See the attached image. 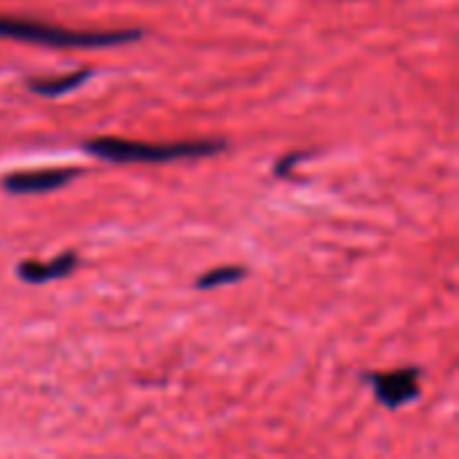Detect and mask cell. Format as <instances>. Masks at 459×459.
Here are the masks:
<instances>
[{
  "mask_svg": "<svg viewBox=\"0 0 459 459\" xmlns=\"http://www.w3.org/2000/svg\"><path fill=\"white\" fill-rule=\"evenodd\" d=\"M226 148L223 140H180V143H145L126 137H94L83 151L110 164H167L180 159L215 156Z\"/></svg>",
  "mask_w": 459,
  "mask_h": 459,
  "instance_id": "cell-1",
  "label": "cell"
},
{
  "mask_svg": "<svg viewBox=\"0 0 459 459\" xmlns=\"http://www.w3.org/2000/svg\"><path fill=\"white\" fill-rule=\"evenodd\" d=\"M0 38L51 48H108L137 40L140 30H67L32 19L0 16Z\"/></svg>",
  "mask_w": 459,
  "mask_h": 459,
  "instance_id": "cell-2",
  "label": "cell"
},
{
  "mask_svg": "<svg viewBox=\"0 0 459 459\" xmlns=\"http://www.w3.org/2000/svg\"><path fill=\"white\" fill-rule=\"evenodd\" d=\"M363 382L371 385L377 401L385 409L398 411V409H403V406H409V403H414L420 398V393H422V368L406 366V368L382 371V374L366 371Z\"/></svg>",
  "mask_w": 459,
  "mask_h": 459,
  "instance_id": "cell-3",
  "label": "cell"
},
{
  "mask_svg": "<svg viewBox=\"0 0 459 459\" xmlns=\"http://www.w3.org/2000/svg\"><path fill=\"white\" fill-rule=\"evenodd\" d=\"M81 169L75 167H51V169H27V172H11L3 178V188L8 194H48L65 188L73 178H78Z\"/></svg>",
  "mask_w": 459,
  "mask_h": 459,
  "instance_id": "cell-4",
  "label": "cell"
},
{
  "mask_svg": "<svg viewBox=\"0 0 459 459\" xmlns=\"http://www.w3.org/2000/svg\"><path fill=\"white\" fill-rule=\"evenodd\" d=\"M78 264H81V258L73 250L59 253L51 261H32L30 258V261H22L16 266V277L27 285H46V282H56V280L70 277L78 269Z\"/></svg>",
  "mask_w": 459,
  "mask_h": 459,
  "instance_id": "cell-5",
  "label": "cell"
},
{
  "mask_svg": "<svg viewBox=\"0 0 459 459\" xmlns=\"http://www.w3.org/2000/svg\"><path fill=\"white\" fill-rule=\"evenodd\" d=\"M89 75H91V70H75L67 75H56V78H35V81H30V89L40 97H59V94L78 89Z\"/></svg>",
  "mask_w": 459,
  "mask_h": 459,
  "instance_id": "cell-6",
  "label": "cell"
},
{
  "mask_svg": "<svg viewBox=\"0 0 459 459\" xmlns=\"http://www.w3.org/2000/svg\"><path fill=\"white\" fill-rule=\"evenodd\" d=\"M247 277V269L245 266H215L210 272H204L202 277H196V290H215V288H226V285H234L239 280Z\"/></svg>",
  "mask_w": 459,
  "mask_h": 459,
  "instance_id": "cell-7",
  "label": "cell"
},
{
  "mask_svg": "<svg viewBox=\"0 0 459 459\" xmlns=\"http://www.w3.org/2000/svg\"><path fill=\"white\" fill-rule=\"evenodd\" d=\"M299 159H304V153H293V156L282 159V161L277 164V175H285V172H290V167H293V164H296Z\"/></svg>",
  "mask_w": 459,
  "mask_h": 459,
  "instance_id": "cell-8",
  "label": "cell"
}]
</instances>
